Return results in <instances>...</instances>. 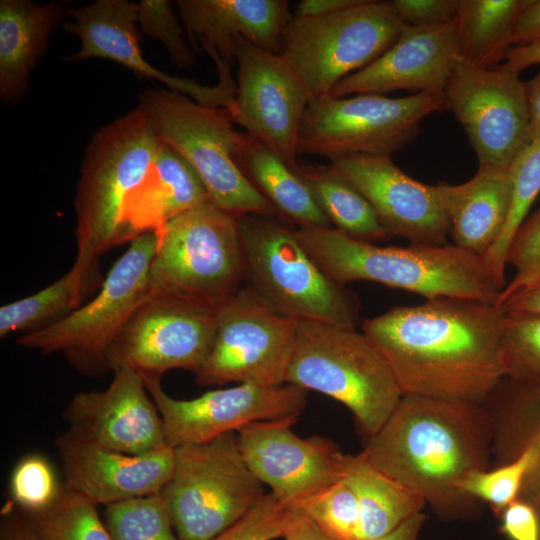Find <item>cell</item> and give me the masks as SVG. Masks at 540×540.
Here are the masks:
<instances>
[{
  "mask_svg": "<svg viewBox=\"0 0 540 540\" xmlns=\"http://www.w3.org/2000/svg\"><path fill=\"white\" fill-rule=\"evenodd\" d=\"M444 95L479 164L510 169L532 142L525 82L507 64L479 67L457 57Z\"/></svg>",
  "mask_w": 540,
  "mask_h": 540,
  "instance_id": "14",
  "label": "cell"
},
{
  "mask_svg": "<svg viewBox=\"0 0 540 540\" xmlns=\"http://www.w3.org/2000/svg\"><path fill=\"white\" fill-rule=\"evenodd\" d=\"M140 374L114 371L103 391L80 392L67 407L70 432L101 447L144 454L168 446L163 422Z\"/></svg>",
  "mask_w": 540,
  "mask_h": 540,
  "instance_id": "21",
  "label": "cell"
},
{
  "mask_svg": "<svg viewBox=\"0 0 540 540\" xmlns=\"http://www.w3.org/2000/svg\"><path fill=\"white\" fill-rule=\"evenodd\" d=\"M1 540H38V538L25 517L13 516L2 526Z\"/></svg>",
  "mask_w": 540,
  "mask_h": 540,
  "instance_id": "51",
  "label": "cell"
},
{
  "mask_svg": "<svg viewBox=\"0 0 540 540\" xmlns=\"http://www.w3.org/2000/svg\"><path fill=\"white\" fill-rule=\"evenodd\" d=\"M500 530L509 540H540V521L536 510L517 499L498 514Z\"/></svg>",
  "mask_w": 540,
  "mask_h": 540,
  "instance_id": "44",
  "label": "cell"
},
{
  "mask_svg": "<svg viewBox=\"0 0 540 540\" xmlns=\"http://www.w3.org/2000/svg\"><path fill=\"white\" fill-rule=\"evenodd\" d=\"M514 267L512 280L500 294L501 307L540 280V208L523 221L515 232L506 256Z\"/></svg>",
  "mask_w": 540,
  "mask_h": 540,
  "instance_id": "40",
  "label": "cell"
},
{
  "mask_svg": "<svg viewBox=\"0 0 540 540\" xmlns=\"http://www.w3.org/2000/svg\"><path fill=\"white\" fill-rule=\"evenodd\" d=\"M292 507L305 514L336 540H360L358 499L344 478Z\"/></svg>",
  "mask_w": 540,
  "mask_h": 540,
  "instance_id": "36",
  "label": "cell"
},
{
  "mask_svg": "<svg viewBox=\"0 0 540 540\" xmlns=\"http://www.w3.org/2000/svg\"><path fill=\"white\" fill-rule=\"evenodd\" d=\"M504 60L505 64L520 73L526 68L540 64V42L513 46L507 51Z\"/></svg>",
  "mask_w": 540,
  "mask_h": 540,
  "instance_id": "49",
  "label": "cell"
},
{
  "mask_svg": "<svg viewBox=\"0 0 540 540\" xmlns=\"http://www.w3.org/2000/svg\"><path fill=\"white\" fill-rule=\"evenodd\" d=\"M234 44L237 86L226 107L232 121L295 169L299 130L312 98L278 53L243 37Z\"/></svg>",
  "mask_w": 540,
  "mask_h": 540,
  "instance_id": "16",
  "label": "cell"
},
{
  "mask_svg": "<svg viewBox=\"0 0 540 540\" xmlns=\"http://www.w3.org/2000/svg\"><path fill=\"white\" fill-rule=\"evenodd\" d=\"M71 21L64 29L78 36L80 49L68 61L103 58L117 62L139 77L158 80L167 89L185 95L208 107H227L234 98L236 82L231 69L217 70L218 82L202 85L192 79L172 76L158 70L142 55L138 25V4L127 0H98L77 9H67Z\"/></svg>",
  "mask_w": 540,
  "mask_h": 540,
  "instance_id": "19",
  "label": "cell"
},
{
  "mask_svg": "<svg viewBox=\"0 0 540 540\" xmlns=\"http://www.w3.org/2000/svg\"><path fill=\"white\" fill-rule=\"evenodd\" d=\"M500 308L510 315L540 314V280Z\"/></svg>",
  "mask_w": 540,
  "mask_h": 540,
  "instance_id": "48",
  "label": "cell"
},
{
  "mask_svg": "<svg viewBox=\"0 0 540 540\" xmlns=\"http://www.w3.org/2000/svg\"><path fill=\"white\" fill-rule=\"evenodd\" d=\"M362 0H302L295 6L293 16L298 18L333 14L353 7Z\"/></svg>",
  "mask_w": 540,
  "mask_h": 540,
  "instance_id": "46",
  "label": "cell"
},
{
  "mask_svg": "<svg viewBox=\"0 0 540 540\" xmlns=\"http://www.w3.org/2000/svg\"><path fill=\"white\" fill-rule=\"evenodd\" d=\"M61 489L50 463L37 454L22 458L11 475L13 502L25 513L46 509L58 498Z\"/></svg>",
  "mask_w": 540,
  "mask_h": 540,
  "instance_id": "41",
  "label": "cell"
},
{
  "mask_svg": "<svg viewBox=\"0 0 540 540\" xmlns=\"http://www.w3.org/2000/svg\"><path fill=\"white\" fill-rule=\"evenodd\" d=\"M504 311L439 297L366 319L362 332L385 358L402 396L484 404L506 377Z\"/></svg>",
  "mask_w": 540,
  "mask_h": 540,
  "instance_id": "1",
  "label": "cell"
},
{
  "mask_svg": "<svg viewBox=\"0 0 540 540\" xmlns=\"http://www.w3.org/2000/svg\"><path fill=\"white\" fill-rule=\"evenodd\" d=\"M98 264L83 266L74 262L62 277L25 298L0 308V336L22 335L46 329L83 305L89 292L101 287L104 279Z\"/></svg>",
  "mask_w": 540,
  "mask_h": 540,
  "instance_id": "31",
  "label": "cell"
},
{
  "mask_svg": "<svg viewBox=\"0 0 540 540\" xmlns=\"http://www.w3.org/2000/svg\"><path fill=\"white\" fill-rule=\"evenodd\" d=\"M160 144L140 106L94 134L84 154L75 195V263L98 264L105 251L129 241L126 206L149 173Z\"/></svg>",
  "mask_w": 540,
  "mask_h": 540,
  "instance_id": "4",
  "label": "cell"
},
{
  "mask_svg": "<svg viewBox=\"0 0 540 540\" xmlns=\"http://www.w3.org/2000/svg\"><path fill=\"white\" fill-rule=\"evenodd\" d=\"M491 450V420L483 404L402 396L360 453L438 517L465 520L479 516L481 502L463 491V482L490 468Z\"/></svg>",
  "mask_w": 540,
  "mask_h": 540,
  "instance_id": "2",
  "label": "cell"
},
{
  "mask_svg": "<svg viewBox=\"0 0 540 540\" xmlns=\"http://www.w3.org/2000/svg\"><path fill=\"white\" fill-rule=\"evenodd\" d=\"M282 538L284 540H336L297 509Z\"/></svg>",
  "mask_w": 540,
  "mask_h": 540,
  "instance_id": "47",
  "label": "cell"
},
{
  "mask_svg": "<svg viewBox=\"0 0 540 540\" xmlns=\"http://www.w3.org/2000/svg\"><path fill=\"white\" fill-rule=\"evenodd\" d=\"M446 108L444 93L420 92L400 98L327 94L309 103L297 154L329 161L355 154L391 156L415 140L425 117Z\"/></svg>",
  "mask_w": 540,
  "mask_h": 540,
  "instance_id": "11",
  "label": "cell"
},
{
  "mask_svg": "<svg viewBox=\"0 0 540 540\" xmlns=\"http://www.w3.org/2000/svg\"><path fill=\"white\" fill-rule=\"evenodd\" d=\"M139 106L157 136L194 168L210 203L236 217L276 213L234 161L241 132L226 107L204 106L169 89L142 91Z\"/></svg>",
  "mask_w": 540,
  "mask_h": 540,
  "instance_id": "8",
  "label": "cell"
},
{
  "mask_svg": "<svg viewBox=\"0 0 540 540\" xmlns=\"http://www.w3.org/2000/svg\"><path fill=\"white\" fill-rule=\"evenodd\" d=\"M176 5L192 49L207 53L215 67L234 65L238 37L278 53L293 18L286 0H178Z\"/></svg>",
  "mask_w": 540,
  "mask_h": 540,
  "instance_id": "24",
  "label": "cell"
},
{
  "mask_svg": "<svg viewBox=\"0 0 540 540\" xmlns=\"http://www.w3.org/2000/svg\"><path fill=\"white\" fill-rule=\"evenodd\" d=\"M404 27L390 1L362 0L329 15L293 16L278 54L313 100L377 60L397 41Z\"/></svg>",
  "mask_w": 540,
  "mask_h": 540,
  "instance_id": "10",
  "label": "cell"
},
{
  "mask_svg": "<svg viewBox=\"0 0 540 540\" xmlns=\"http://www.w3.org/2000/svg\"><path fill=\"white\" fill-rule=\"evenodd\" d=\"M65 486L96 505L109 506L161 492L170 481L175 450L169 446L126 454L68 431L57 439Z\"/></svg>",
  "mask_w": 540,
  "mask_h": 540,
  "instance_id": "22",
  "label": "cell"
},
{
  "mask_svg": "<svg viewBox=\"0 0 540 540\" xmlns=\"http://www.w3.org/2000/svg\"><path fill=\"white\" fill-rule=\"evenodd\" d=\"M435 186L452 244L483 258L500 238L510 213L511 170L479 164L467 182L452 185L441 181Z\"/></svg>",
  "mask_w": 540,
  "mask_h": 540,
  "instance_id": "25",
  "label": "cell"
},
{
  "mask_svg": "<svg viewBox=\"0 0 540 540\" xmlns=\"http://www.w3.org/2000/svg\"><path fill=\"white\" fill-rule=\"evenodd\" d=\"M156 246L154 232L136 236L114 262L92 300L46 329L21 335L16 342L42 353L61 352L83 371L108 369L114 341L149 295V271Z\"/></svg>",
  "mask_w": 540,
  "mask_h": 540,
  "instance_id": "12",
  "label": "cell"
},
{
  "mask_svg": "<svg viewBox=\"0 0 540 540\" xmlns=\"http://www.w3.org/2000/svg\"><path fill=\"white\" fill-rule=\"evenodd\" d=\"M294 171L333 228L371 243L391 237L365 197L330 165H297Z\"/></svg>",
  "mask_w": 540,
  "mask_h": 540,
  "instance_id": "33",
  "label": "cell"
},
{
  "mask_svg": "<svg viewBox=\"0 0 540 540\" xmlns=\"http://www.w3.org/2000/svg\"><path fill=\"white\" fill-rule=\"evenodd\" d=\"M299 320L241 287L217 309L213 347L196 381L203 386L229 382L265 387L285 384Z\"/></svg>",
  "mask_w": 540,
  "mask_h": 540,
  "instance_id": "13",
  "label": "cell"
},
{
  "mask_svg": "<svg viewBox=\"0 0 540 540\" xmlns=\"http://www.w3.org/2000/svg\"><path fill=\"white\" fill-rule=\"evenodd\" d=\"M530 462V453L523 451L507 463L472 473L463 482L462 489L479 502L490 505L498 514L519 498Z\"/></svg>",
  "mask_w": 540,
  "mask_h": 540,
  "instance_id": "38",
  "label": "cell"
},
{
  "mask_svg": "<svg viewBox=\"0 0 540 540\" xmlns=\"http://www.w3.org/2000/svg\"><path fill=\"white\" fill-rule=\"evenodd\" d=\"M390 4L405 26L431 28L454 21L459 0H392Z\"/></svg>",
  "mask_w": 540,
  "mask_h": 540,
  "instance_id": "43",
  "label": "cell"
},
{
  "mask_svg": "<svg viewBox=\"0 0 540 540\" xmlns=\"http://www.w3.org/2000/svg\"><path fill=\"white\" fill-rule=\"evenodd\" d=\"M156 237L149 294L217 310L241 288L246 272L236 216L204 203L173 218Z\"/></svg>",
  "mask_w": 540,
  "mask_h": 540,
  "instance_id": "6",
  "label": "cell"
},
{
  "mask_svg": "<svg viewBox=\"0 0 540 540\" xmlns=\"http://www.w3.org/2000/svg\"><path fill=\"white\" fill-rule=\"evenodd\" d=\"M532 141L540 139V70L525 82Z\"/></svg>",
  "mask_w": 540,
  "mask_h": 540,
  "instance_id": "50",
  "label": "cell"
},
{
  "mask_svg": "<svg viewBox=\"0 0 540 540\" xmlns=\"http://www.w3.org/2000/svg\"><path fill=\"white\" fill-rule=\"evenodd\" d=\"M57 3L0 2V95L9 104L24 97L31 70L42 57L51 33L64 18Z\"/></svg>",
  "mask_w": 540,
  "mask_h": 540,
  "instance_id": "28",
  "label": "cell"
},
{
  "mask_svg": "<svg viewBox=\"0 0 540 540\" xmlns=\"http://www.w3.org/2000/svg\"><path fill=\"white\" fill-rule=\"evenodd\" d=\"M104 521L113 540H182L162 491L106 506Z\"/></svg>",
  "mask_w": 540,
  "mask_h": 540,
  "instance_id": "35",
  "label": "cell"
},
{
  "mask_svg": "<svg viewBox=\"0 0 540 540\" xmlns=\"http://www.w3.org/2000/svg\"><path fill=\"white\" fill-rule=\"evenodd\" d=\"M296 509L272 493L264 496L238 521L213 540H274L282 538Z\"/></svg>",
  "mask_w": 540,
  "mask_h": 540,
  "instance_id": "42",
  "label": "cell"
},
{
  "mask_svg": "<svg viewBox=\"0 0 540 540\" xmlns=\"http://www.w3.org/2000/svg\"><path fill=\"white\" fill-rule=\"evenodd\" d=\"M425 521V513L420 512L406 520L389 534L377 540H419V535Z\"/></svg>",
  "mask_w": 540,
  "mask_h": 540,
  "instance_id": "52",
  "label": "cell"
},
{
  "mask_svg": "<svg viewBox=\"0 0 540 540\" xmlns=\"http://www.w3.org/2000/svg\"><path fill=\"white\" fill-rule=\"evenodd\" d=\"M492 426L490 467L531 456L518 499L530 504L540 521V381L516 382L504 378L483 404Z\"/></svg>",
  "mask_w": 540,
  "mask_h": 540,
  "instance_id": "26",
  "label": "cell"
},
{
  "mask_svg": "<svg viewBox=\"0 0 540 540\" xmlns=\"http://www.w3.org/2000/svg\"><path fill=\"white\" fill-rule=\"evenodd\" d=\"M138 25L147 36L165 46L173 64L188 69L196 62L185 28L168 0H142L138 4Z\"/></svg>",
  "mask_w": 540,
  "mask_h": 540,
  "instance_id": "39",
  "label": "cell"
},
{
  "mask_svg": "<svg viewBox=\"0 0 540 540\" xmlns=\"http://www.w3.org/2000/svg\"><path fill=\"white\" fill-rule=\"evenodd\" d=\"M285 384L313 390L342 403L366 441L402 398L385 358L356 328L299 320Z\"/></svg>",
  "mask_w": 540,
  "mask_h": 540,
  "instance_id": "5",
  "label": "cell"
},
{
  "mask_svg": "<svg viewBox=\"0 0 540 540\" xmlns=\"http://www.w3.org/2000/svg\"><path fill=\"white\" fill-rule=\"evenodd\" d=\"M208 202L206 188L194 168L161 140L149 173L126 206L128 240L146 232L157 235L173 218Z\"/></svg>",
  "mask_w": 540,
  "mask_h": 540,
  "instance_id": "27",
  "label": "cell"
},
{
  "mask_svg": "<svg viewBox=\"0 0 540 540\" xmlns=\"http://www.w3.org/2000/svg\"><path fill=\"white\" fill-rule=\"evenodd\" d=\"M246 277L280 312L297 320L355 328L357 299L318 266L296 229L268 216H237Z\"/></svg>",
  "mask_w": 540,
  "mask_h": 540,
  "instance_id": "7",
  "label": "cell"
},
{
  "mask_svg": "<svg viewBox=\"0 0 540 540\" xmlns=\"http://www.w3.org/2000/svg\"><path fill=\"white\" fill-rule=\"evenodd\" d=\"M501 353L505 378L540 381V314L505 313Z\"/></svg>",
  "mask_w": 540,
  "mask_h": 540,
  "instance_id": "37",
  "label": "cell"
},
{
  "mask_svg": "<svg viewBox=\"0 0 540 540\" xmlns=\"http://www.w3.org/2000/svg\"><path fill=\"white\" fill-rule=\"evenodd\" d=\"M343 478L358 499L360 540L384 537L426 506L419 495L378 471L360 452L346 454Z\"/></svg>",
  "mask_w": 540,
  "mask_h": 540,
  "instance_id": "30",
  "label": "cell"
},
{
  "mask_svg": "<svg viewBox=\"0 0 540 540\" xmlns=\"http://www.w3.org/2000/svg\"><path fill=\"white\" fill-rule=\"evenodd\" d=\"M297 419L253 422L236 432L251 472L289 506L341 480L346 460L332 440L296 435L291 427Z\"/></svg>",
  "mask_w": 540,
  "mask_h": 540,
  "instance_id": "18",
  "label": "cell"
},
{
  "mask_svg": "<svg viewBox=\"0 0 540 540\" xmlns=\"http://www.w3.org/2000/svg\"><path fill=\"white\" fill-rule=\"evenodd\" d=\"M25 518L38 540H113L97 505L66 486L49 507Z\"/></svg>",
  "mask_w": 540,
  "mask_h": 540,
  "instance_id": "34",
  "label": "cell"
},
{
  "mask_svg": "<svg viewBox=\"0 0 540 540\" xmlns=\"http://www.w3.org/2000/svg\"><path fill=\"white\" fill-rule=\"evenodd\" d=\"M456 58L455 20L431 28L405 26L383 55L340 80L329 95L342 98L398 90L444 93Z\"/></svg>",
  "mask_w": 540,
  "mask_h": 540,
  "instance_id": "23",
  "label": "cell"
},
{
  "mask_svg": "<svg viewBox=\"0 0 540 540\" xmlns=\"http://www.w3.org/2000/svg\"><path fill=\"white\" fill-rule=\"evenodd\" d=\"M234 161L276 213L299 227H332L294 169L262 142L241 132Z\"/></svg>",
  "mask_w": 540,
  "mask_h": 540,
  "instance_id": "29",
  "label": "cell"
},
{
  "mask_svg": "<svg viewBox=\"0 0 540 540\" xmlns=\"http://www.w3.org/2000/svg\"><path fill=\"white\" fill-rule=\"evenodd\" d=\"M174 450L173 474L162 493L182 540H213L265 494L242 457L236 432Z\"/></svg>",
  "mask_w": 540,
  "mask_h": 540,
  "instance_id": "9",
  "label": "cell"
},
{
  "mask_svg": "<svg viewBox=\"0 0 540 540\" xmlns=\"http://www.w3.org/2000/svg\"><path fill=\"white\" fill-rule=\"evenodd\" d=\"M540 42V0H526L513 30L512 47Z\"/></svg>",
  "mask_w": 540,
  "mask_h": 540,
  "instance_id": "45",
  "label": "cell"
},
{
  "mask_svg": "<svg viewBox=\"0 0 540 540\" xmlns=\"http://www.w3.org/2000/svg\"><path fill=\"white\" fill-rule=\"evenodd\" d=\"M306 252L336 283L372 281L426 300L451 297L497 306L501 289L483 259L454 244L377 246L333 227H299Z\"/></svg>",
  "mask_w": 540,
  "mask_h": 540,
  "instance_id": "3",
  "label": "cell"
},
{
  "mask_svg": "<svg viewBox=\"0 0 540 540\" xmlns=\"http://www.w3.org/2000/svg\"><path fill=\"white\" fill-rule=\"evenodd\" d=\"M329 165L365 197L391 236L410 244H447L448 222L435 185L413 179L391 156L355 154Z\"/></svg>",
  "mask_w": 540,
  "mask_h": 540,
  "instance_id": "20",
  "label": "cell"
},
{
  "mask_svg": "<svg viewBox=\"0 0 540 540\" xmlns=\"http://www.w3.org/2000/svg\"><path fill=\"white\" fill-rule=\"evenodd\" d=\"M217 310L182 298L149 294L129 317L107 358L109 370L160 378L172 369L195 374L213 347Z\"/></svg>",
  "mask_w": 540,
  "mask_h": 540,
  "instance_id": "15",
  "label": "cell"
},
{
  "mask_svg": "<svg viewBox=\"0 0 540 540\" xmlns=\"http://www.w3.org/2000/svg\"><path fill=\"white\" fill-rule=\"evenodd\" d=\"M143 380L171 448L208 442L253 422L298 418L307 404L308 391L292 384H238L179 400L162 389L160 378Z\"/></svg>",
  "mask_w": 540,
  "mask_h": 540,
  "instance_id": "17",
  "label": "cell"
},
{
  "mask_svg": "<svg viewBox=\"0 0 540 540\" xmlns=\"http://www.w3.org/2000/svg\"><path fill=\"white\" fill-rule=\"evenodd\" d=\"M526 0H459L455 17L457 57L495 66L512 47L516 20Z\"/></svg>",
  "mask_w": 540,
  "mask_h": 540,
  "instance_id": "32",
  "label": "cell"
}]
</instances>
